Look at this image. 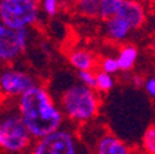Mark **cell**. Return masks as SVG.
<instances>
[{
  "label": "cell",
  "instance_id": "obj_2",
  "mask_svg": "<svg viewBox=\"0 0 155 154\" xmlns=\"http://www.w3.org/2000/svg\"><path fill=\"white\" fill-rule=\"evenodd\" d=\"M58 104L65 118L74 124H87L96 118L100 108V97L91 86L75 82L68 86L60 96Z\"/></svg>",
  "mask_w": 155,
  "mask_h": 154
},
{
  "label": "cell",
  "instance_id": "obj_8",
  "mask_svg": "<svg viewBox=\"0 0 155 154\" xmlns=\"http://www.w3.org/2000/svg\"><path fill=\"white\" fill-rule=\"evenodd\" d=\"M116 15H119L133 31L143 28L147 21L145 7L139 0H125Z\"/></svg>",
  "mask_w": 155,
  "mask_h": 154
},
{
  "label": "cell",
  "instance_id": "obj_17",
  "mask_svg": "<svg viewBox=\"0 0 155 154\" xmlns=\"http://www.w3.org/2000/svg\"><path fill=\"white\" fill-rule=\"evenodd\" d=\"M40 9L47 17H54L61 9V0H39Z\"/></svg>",
  "mask_w": 155,
  "mask_h": 154
},
{
  "label": "cell",
  "instance_id": "obj_11",
  "mask_svg": "<svg viewBox=\"0 0 155 154\" xmlns=\"http://www.w3.org/2000/svg\"><path fill=\"white\" fill-rule=\"evenodd\" d=\"M69 64L76 71L94 70L96 67V57L86 49H74L67 56Z\"/></svg>",
  "mask_w": 155,
  "mask_h": 154
},
{
  "label": "cell",
  "instance_id": "obj_21",
  "mask_svg": "<svg viewBox=\"0 0 155 154\" xmlns=\"http://www.w3.org/2000/svg\"><path fill=\"white\" fill-rule=\"evenodd\" d=\"M132 80H133V84H134L136 87L144 86V82H145V79L143 77H140V75H134V77L132 78Z\"/></svg>",
  "mask_w": 155,
  "mask_h": 154
},
{
  "label": "cell",
  "instance_id": "obj_18",
  "mask_svg": "<svg viewBox=\"0 0 155 154\" xmlns=\"http://www.w3.org/2000/svg\"><path fill=\"white\" fill-rule=\"evenodd\" d=\"M101 70L105 71V72H110V74H116L120 71L119 67V61H118V57H112V56H108L105 57L103 61H101Z\"/></svg>",
  "mask_w": 155,
  "mask_h": 154
},
{
  "label": "cell",
  "instance_id": "obj_23",
  "mask_svg": "<svg viewBox=\"0 0 155 154\" xmlns=\"http://www.w3.org/2000/svg\"><path fill=\"white\" fill-rule=\"evenodd\" d=\"M4 26H6V25H4V24H3V22H2V19H0V29H3V28H4Z\"/></svg>",
  "mask_w": 155,
  "mask_h": 154
},
{
  "label": "cell",
  "instance_id": "obj_24",
  "mask_svg": "<svg viewBox=\"0 0 155 154\" xmlns=\"http://www.w3.org/2000/svg\"><path fill=\"white\" fill-rule=\"evenodd\" d=\"M152 10H154V13H155V0L152 2Z\"/></svg>",
  "mask_w": 155,
  "mask_h": 154
},
{
  "label": "cell",
  "instance_id": "obj_12",
  "mask_svg": "<svg viewBox=\"0 0 155 154\" xmlns=\"http://www.w3.org/2000/svg\"><path fill=\"white\" fill-rule=\"evenodd\" d=\"M118 61H119L120 71L123 72H129L133 70V67L137 63L139 58V49L134 45H125L120 47L119 53H118Z\"/></svg>",
  "mask_w": 155,
  "mask_h": 154
},
{
  "label": "cell",
  "instance_id": "obj_5",
  "mask_svg": "<svg viewBox=\"0 0 155 154\" xmlns=\"http://www.w3.org/2000/svg\"><path fill=\"white\" fill-rule=\"evenodd\" d=\"M31 153L33 154H76L78 142L75 135L61 126L48 135L36 139Z\"/></svg>",
  "mask_w": 155,
  "mask_h": 154
},
{
  "label": "cell",
  "instance_id": "obj_25",
  "mask_svg": "<svg viewBox=\"0 0 155 154\" xmlns=\"http://www.w3.org/2000/svg\"><path fill=\"white\" fill-rule=\"evenodd\" d=\"M2 64H3V61H2V58H0V68H2Z\"/></svg>",
  "mask_w": 155,
  "mask_h": 154
},
{
  "label": "cell",
  "instance_id": "obj_4",
  "mask_svg": "<svg viewBox=\"0 0 155 154\" xmlns=\"http://www.w3.org/2000/svg\"><path fill=\"white\" fill-rule=\"evenodd\" d=\"M39 0H0V19L10 28H29L40 15Z\"/></svg>",
  "mask_w": 155,
  "mask_h": 154
},
{
  "label": "cell",
  "instance_id": "obj_26",
  "mask_svg": "<svg viewBox=\"0 0 155 154\" xmlns=\"http://www.w3.org/2000/svg\"><path fill=\"white\" fill-rule=\"evenodd\" d=\"M68 2H71V3H75V2H76V0H68Z\"/></svg>",
  "mask_w": 155,
  "mask_h": 154
},
{
  "label": "cell",
  "instance_id": "obj_3",
  "mask_svg": "<svg viewBox=\"0 0 155 154\" xmlns=\"http://www.w3.org/2000/svg\"><path fill=\"white\" fill-rule=\"evenodd\" d=\"M32 138L26 128L18 107H10L0 111V151L24 153L31 150Z\"/></svg>",
  "mask_w": 155,
  "mask_h": 154
},
{
  "label": "cell",
  "instance_id": "obj_10",
  "mask_svg": "<svg viewBox=\"0 0 155 154\" xmlns=\"http://www.w3.org/2000/svg\"><path fill=\"white\" fill-rule=\"evenodd\" d=\"M96 153L98 154H129L132 149L126 145L122 139L116 138L114 135H103L96 143Z\"/></svg>",
  "mask_w": 155,
  "mask_h": 154
},
{
  "label": "cell",
  "instance_id": "obj_13",
  "mask_svg": "<svg viewBox=\"0 0 155 154\" xmlns=\"http://www.w3.org/2000/svg\"><path fill=\"white\" fill-rule=\"evenodd\" d=\"M76 14L86 18L100 17V0H76L74 3Z\"/></svg>",
  "mask_w": 155,
  "mask_h": 154
},
{
  "label": "cell",
  "instance_id": "obj_6",
  "mask_svg": "<svg viewBox=\"0 0 155 154\" xmlns=\"http://www.w3.org/2000/svg\"><path fill=\"white\" fill-rule=\"evenodd\" d=\"M29 31L28 28L0 29V58L3 63H11L17 60L28 47Z\"/></svg>",
  "mask_w": 155,
  "mask_h": 154
},
{
  "label": "cell",
  "instance_id": "obj_1",
  "mask_svg": "<svg viewBox=\"0 0 155 154\" xmlns=\"http://www.w3.org/2000/svg\"><path fill=\"white\" fill-rule=\"evenodd\" d=\"M17 107L35 140L58 129L65 118L51 93L38 84L17 99Z\"/></svg>",
  "mask_w": 155,
  "mask_h": 154
},
{
  "label": "cell",
  "instance_id": "obj_22",
  "mask_svg": "<svg viewBox=\"0 0 155 154\" xmlns=\"http://www.w3.org/2000/svg\"><path fill=\"white\" fill-rule=\"evenodd\" d=\"M150 50H151V53L155 56V36H154V39L151 40V43H150Z\"/></svg>",
  "mask_w": 155,
  "mask_h": 154
},
{
  "label": "cell",
  "instance_id": "obj_9",
  "mask_svg": "<svg viewBox=\"0 0 155 154\" xmlns=\"http://www.w3.org/2000/svg\"><path fill=\"white\" fill-rule=\"evenodd\" d=\"M133 29L120 18L119 15H114L111 18L105 19V25H104V33L105 38L110 39L111 42L120 43L129 38L130 32Z\"/></svg>",
  "mask_w": 155,
  "mask_h": 154
},
{
  "label": "cell",
  "instance_id": "obj_7",
  "mask_svg": "<svg viewBox=\"0 0 155 154\" xmlns=\"http://www.w3.org/2000/svg\"><path fill=\"white\" fill-rule=\"evenodd\" d=\"M36 85L35 78L26 71L15 68H4L0 71V94L6 97H17Z\"/></svg>",
  "mask_w": 155,
  "mask_h": 154
},
{
  "label": "cell",
  "instance_id": "obj_20",
  "mask_svg": "<svg viewBox=\"0 0 155 154\" xmlns=\"http://www.w3.org/2000/svg\"><path fill=\"white\" fill-rule=\"evenodd\" d=\"M144 90L150 97L155 99V77H150L144 82Z\"/></svg>",
  "mask_w": 155,
  "mask_h": 154
},
{
  "label": "cell",
  "instance_id": "obj_14",
  "mask_svg": "<svg viewBox=\"0 0 155 154\" xmlns=\"http://www.w3.org/2000/svg\"><path fill=\"white\" fill-rule=\"evenodd\" d=\"M125 0H100V18L104 21L116 15Z\"/></svg>",
  "mask_w": 155,
  "mask_h": 154
},
{
  "label": "cell",
  "instance_id": "obj_16",
  "mask_svg": "<svg viewBox=\"0 0 155 154\" xmlns=\"http://www.w3.org/2000/svg\"><path fill=\"white\" fill-rule=\"evenodd\" d=\"M143 151L148 154H155V125H150L141 136Z\"/></svg>",
  "mask_w": 155,
  "mask_h": 154
},
{
  "label": "cell",
  "instance_id": "obj_19",
  "mask_svg": "<svg viewBox=\"0 0 155 154\" xmlns=\"http://www.w3.org/2000/svg\"><path fill=\"white\" fill-rule=\"evenodd\" d=\"M76 78L79 82L91 86L96 89V74L93 72V70H83V71H78Z\"/></svg>",
  "mask_w": 155,
  "mask_h": 154
},
{
  "label": "cell",
  "instance_id": "obj_15",
  "mask_svg": "<svg viewBox=\"0 0 155 154\" xmlns=\"http://www.w3.org/2000/svg\"><path fill=\"white\" fill-rule=\"evenodd\" d=\"M115 86V78L112 74L101 70L96 74V90L100 93H108Z\"/></svg>",
  "mask_w": 155,
  "mask_h": 154
}]
</instances>
